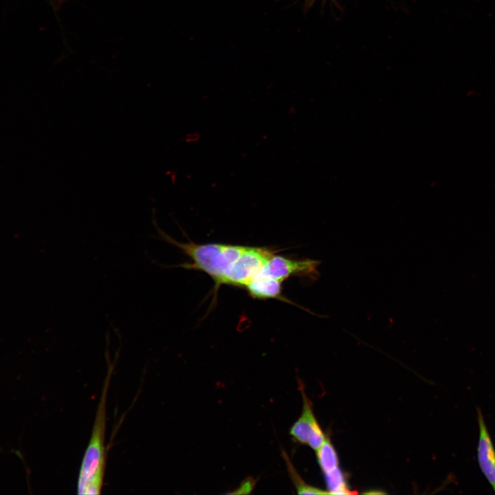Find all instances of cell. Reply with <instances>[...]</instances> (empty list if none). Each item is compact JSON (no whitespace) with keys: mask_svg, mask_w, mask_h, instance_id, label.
<instances>
[{"mask_svg":"<svg viewBox=\"0 0 495 495\" xmlns=\"http://www.w3.org/2000/svg\"><path fill=\"white\" fill-rule=\"evenodd\" d=\"M154 226L159 239L179 248L192 261L175 266L205 272L214 281L216 291L223 285V280L232 267L247 248L243 245L222 243L198 244L190 241L180 242L162 230L155 221Z\"/></svg>","mask_w":495,"mask_h":495,"instance_id":"6da1fadb","label":"cell"},{"mask_svg":"<svg viewBox=\"0 0 495 495\" xmlns=\"http://www.w3.org/2000/svg\"><path fill=\"white\" fill-rule=\"evenodd\" d=\"M96 412L91 438L84 454L78 480V494H100L104 481L106 454L104 438L107 420V393L113 365L110 362Z\"/></svg>","mask_w":495,"mask_h":495,"instance_id":"7a4b0ae2","label":"cell"},{"mask_svg":"<svg viewBox=\"0 0 495 495\" xmlns=\"http://www.w3.org/2000/svg\"><path fill=\"white\" fill-rule=\"evenodd\" d=\"M274 254L270 248L247 246L224 278L223 285L245 287Z\"/></svg>","mask_w":495,"mask_h":495,"instance_id":"3957f363","label":"cell"},{"mask_svg":"<svg viewBox=\"0 0 495 495\" xmlns=\"http://www.w3.org/2000/svg\"><path fill=\"white\" fill-rule=\"evenodd\" d=\"M319 265L320 261L317 260L287 258L274 254L259 273L282 283L292 276L309 277L314 279L319 275L318 271Z\"/></svg>","mask_w":495,"mask_h":495,"instance_id":"277c9868","label":"cell"},{"mask_svg":"<svg viewBox=\"0 0 495 495\" xmlns=\"http://www.w3.org/2000/svg\"><path fill=\"white\" fill-rule=\"evenodd\" d=\"M301 393L303 402L302 413L292 426L289 434L294 441L317 450L327 437L316 420L311 401L303 389H301Z\"/></svg>","mask_w":495,"mask_h":495,"instance_id":"5b68a950","label":"cell"},{"mask_svg":"<svg viewBox=\"0 0 495 495\" xmlns=\"http://www.w3.org/2000/svg\"><path fill=\"white\" fill-rule=\"evenodd\" d=\"M476 412L479 428L477 461L481 472L495 493V448L483 413L478 407Z\"/></svg>","mask_w":495,"mask_h":495,"instance_id":"8992f818","label":"cell"},{"mask_svg":"<svg viewBox=\"0 0 495 495\" xmlns=\"http://www.w3.org/2000/svg\"><path fill=\"white\" fill-rule=\"evenodd\" d=\"M245 288L255 298H276L287 301L281 294L282 282L261 273L250 280Z\"/></svg>","mask_w":495,"mask_h":495,"instance_id":"52a82bcc","label":"cell"},{"mask_svg":"<svg viewBox=\"0 0 495 495\" xmlns=\"http://www.w3.org/2000/svg\"><path fill=\"white\" fill-rule=\"evenodd\" d=\"M316 451L318 465L324 474L340 468L338 454L328 437Z\"/></svg>","mask_w":495,"mask_h":495,"instance_id":"ba28073f","label":"cell"},{"mask_svg":"<svg viewBox=\"0 0 495 495\" xmlns=\"http://www.w3.org/2000/svg\"><path fill=\"white\" fill-rule=\"evenodd\" d=\"M327 492L331 494H353L348 487L346 478L340 468L325 474Z\"/></svg>","mask_w":495,"mask_h":495,"instance_id":"9c48e42d","label":"cell"},{"mask_svg":"<svg viewBox=\"0 0 495 495\" xmlns=\"http://www.w3.org/2000/svg\"><path fill=\"white\" fill-rule=\"evenodd\" d=\"M284 458L287 464V467L289 473L291 476V478L294 483V485L297 490L298 494H327V491L322 490L321 489L309 485L304 482L303 480L298 475V472L295 470L293 465L291 463L287 455L285 453Z\"/></svg>","mask_w":495,"mask_h":495,"instance_id":"30bf717a","label":"cell"},{"mask_svg":"<svg viewBox=\"0 0 495 495\" xmlns=\"http://www.w3.org/2000/svg\"><path fill=\"white\" fill-rule=\"evenodd\" d=\"M253 481L250 479L246 480L238 489V491L235 493L237 494H248L253 489Z\"/></svg>","mask_w":495,"mask_h":495,"instance_id":"8fae6325","label":"cell"}]
</instances>
